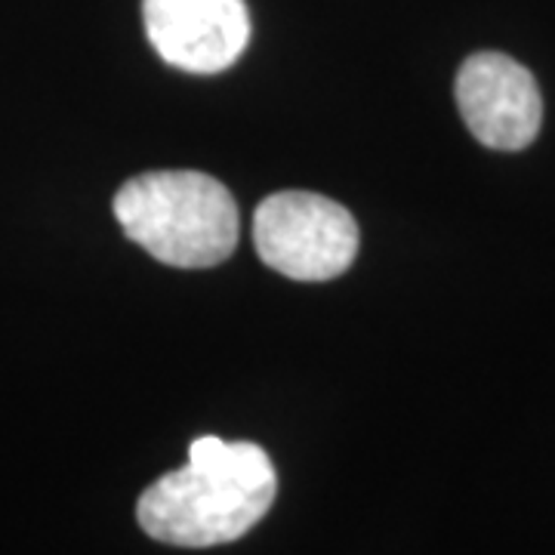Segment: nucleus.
<instances>
[{
  "instance_id": "nucleus-1",
  "label": "nucleus",
  "mask_w": 555,
  "mask_h": 555,
  "mask_svg": "<svg viewBox=\"0 0 555 555\" xmlns=\"http://www.w3.org/2000/svg\"><path fill=\"white\" fill-rule=\"evenodd\" d=\"M278 473L254 441L201 436L189 463L139 496V528L158 543L204 550L244 537L272 509Z\"/></svg>"
},
{
  "instance_id": "nucleus-2",
  "label": "nucleus",
  "mask_w": 555,
  "mask_h": 555,
  "mask_svg": "<svg viewBox=\"0 0 555 555\" xmlns=\"http://www.w3.org/2000/svg\"><path fill=\"white\" fill-rule=\"evenodd\" d=\"M115 217L127 238L177 269L217 266L238 244L235 198L198 170H158L124 182Z\"/></svg>"
},
{
  "instance_id": "nucleus-3",
  "label": "nucleus",
  "mask_w": 555,
  "mask_h": 555,
  "mask_svg": "<svg viewBox=\"0 0 555 555\" xmlns=\"http://www.w3.org/2000/svg\"><path fill=\"white\" fill-rule=\"evenodd\" d=\"M259 259L294 281H331L358 254V225L337 201L315 192H278L254 214Z\"/></svg>"
},
{
  "instance_id": "nucleus-4",
  "label": "nucleus",
  "mask_w": 555,
  "mask_h": 555,
  "mask_svg": "<svg viewBox=\"0 0 555 555\" xmlns=\"http://www.w3.org/2000/svg\"><path fill=\"white\" fill-rule=\"evenodd\" d=\"M149 43L167 65L189 75H219L250 43L244 0H142Z\"/></svg>"
},
{
  "instance_id": "nucleus-5",
  "label": "nucleus",
  "mask_w": 555,
  "mask_h": 555,
  "mask_svg": "<svg viewBox=\"0 0 555 555\" xmlns=\"http://www.w3.org/2000/svg\"><path fill=\"white\" fill-rule=\"evenodd\" d=\"M456 105L469 133L496 152H521L540 133L543 100L534 75L503 53H476L456 72Z\"/></svg>"
}]
</instances>
